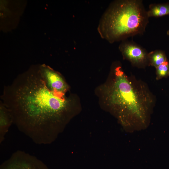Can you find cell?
<instances>
[{"label": "cell", "mask_w": 169, "mask_h": 169, "mask_svg": "<svg viewBox=\"0 0 169 169\" xmlns=\"http://www.w3.org/2000/svg\"><path fill=\"white\" fill-rule=\"evenodd\" d=\"M149 17L142 0H116L111 2L100 18L97 30L111 44L142 35Z\"/></svg>", "instance_id": "3957f363"}, {"label": "cell", "mask_w": 169, "mask_h": 169, "mask_svg": "<svg viewBox=\"0 0 169 169\" xmlns=\"http://www.w3.org/2000/svg\"><path fill=\"white\" fill-rule=\"evenodd\" d=\"M149 66L155 68L167 60L165 52L161 50H156L148 53Z\"/></svg>", "instance_id": "9c48e42d"}, {"label": "cell", "mask_w": 169, "mask_h": 169, "mask_svg": "<svg viewBox=\"0 0 169 169\" xmlns=\"http://www.w3.org/2000/svg\"><path fill=\"white\" fill-rule=\"evenodd\" d=\"M157 80L169 76V62L167 60L156 68Z\"/></svg>", "instance_id": "30bf717a"}, {"label": "cell", "mask_w": 169, "mask_h": 169, "mask_svg": "<svg viewBox=\"0 0 169 169\" xmlns=\"http://www.w3.org/2000/svg\"><path fill=\"white\" fill-rule=\"evenodd\" d=\"M118 48L123 59L128 61L132 66L141 69L149 66L148 53L134 41L127 39L123 40Z\"/></svg>", "instance_id": "277c9868"}, {"label": "cell", "mask_w": 169, "mask_h": 169, "mask_svg": "<svg viewBox=\"0 0 169 169\" xmlns=\"http://www.w3.org/2000/svg\"><path fill=\"white\" fill-rule=\"evenodd\" d=\"M167 34L169 36V29L167 31Z\"/></svg>", "instance_id": "8fae6325"}, {"label": "cell", "mask_w": 169, "mask_h": 169, "mask_svg": "<svg viewBox=\"0 0 169 169\" xmlns=\"http://www.w3.org/2000/svg\"><path fill=\"white\" fill-rule=\"evenodd\" d=\"M13 123L11 113L2 101L0 103V142L4 140L5 136Z\"/></svg>", "instance_id": "52a82bcc"}, {"label": "cell", "mask_w": 169, "mask_h": 169, "mask_svg": "<svg viewBox=\"0 0 169 169\" xmlns=\"http://www.w3.org/2000/svg\"><path fill=\"white\" fill-rule=\"evenodd\" d=\"M113 77L106 89V101L124 122L143 123L148 120L156 99L147 84L128 75L120 63L113 64Z\"/></svg>", "instance_id": "7a4b0ae2"}, {"label": "cell", "mask_w": 169, "mask_h": 169, "mask_svg": "<svg viewBox=\"0 0 169 169\" xmlns=\"http://www.w3.org/2000/svg\"><path fill=\"white\" fill-rule=\"evenodd\" d=\"M147 13L149 18L159 17L169 15V3H151Z\"/></svg>", "instance_id": "ba28073f"}, {"label": "cell", "mask_w": 169, "mask_h": 169, "mask_svg": "<svg viewBox=\"0 0 169 169\" xmlns=\"http://www.w3.org/2000/svg\"><path fill=\"white\" fill-rule=\"evenodd\" d=\"M40 66L46 82L51 89L64 93L68 90V84L59 73L45 65Z\"/></svg>", "instance_id": "8992f818"}, {"label": "cell", "mask_w": 169, "mask_h": 169, "mask_svg": "<svg viewBox=\"0 0 169 169\" xmlns=\"http://www.w3.org/2000/svg\"><path fill=\"white\" fill-rule=\"evenodd\" d=\"M1 97L13 123L36 144L52 142L68 120L69 99L49 87L40 66L19 75Z\"/></svg>", "instance_id": "6da1fadb"}, {"label": "cell", "mask_w": 169, "mask_h": 169, "mask_svg": "<svg viewBox=\"0 0 169 169\" xmlns=\"http://www.w3.org/2000/svg\"><path fill=\"white\" fill-rule=\"evenodd\" d=\"M0 169H49L47 166L35 156L18 150L1 165Z\"/></svg>", "instance_id": "5b68a950"}]
</instances>
